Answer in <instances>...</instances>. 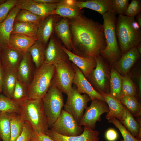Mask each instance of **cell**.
Segmentation results:
<instances>
[{
	"label": "cell",
	"mask_w": 141,
	"mask_h": 141,
	"mask_svg": "<svg viewBox=\"0 0 141 141\" xmlns=\"http://www.w3.org/2000/svg\"><path fill=\"white\" fill-rule=\"evenodd\" d=\"M73 54L95 58L106 44L103 24L83 14L69 19Z\"/></svg>",
	"instance_id": "cell-1"
},
{
	"label": "cell",
	"mask_w": 141,
	"mask_h": 141,
	"mask_svg": "<svg viewBox=\"0 0 141 141\" xmlns=\"http://www.w3.org/2000/svg\"><path fill=\"white\" fill-rule=\"evenodd\" d=\"M141 28L134 17L118 15L116 18V32L122 55L141 42Z\"/></svg>",
	"instance_id": "cell-2"
},
{
	"label": "cell",
	"mask_w": 141,
	"mask_h": 141,
	"mask_svg": "<svg viewBox=\"0 0 141 141\" xmlns=\"http://www.w3.org/2000/svg\"><path fill=\"white\" fill-rule=\"evenodd\" d=\"M19 114L35 132L46 134L49 129L43 108L42 99L27 98L18 104Z\"/></svg>",
	"instance_id": "cell-3"
},
{
	"label": "cell",
	"mask_w": 141,
	"mask_h": 141,
	"mask_svg": "<svg viewBox=\"0 0 141 141\" xmlns=\"http://www.w3.org/2000/svg\"><path fill=\"white\" fill-rule=\"evenodd\" d=\"M102 16L106 46L101 51L100 55L110 63L113 64L122 55L116 34V14L114 12L109 11Z\"/></svg>",
	"instance_id": "cell-4"
},
{
	"label": "cell",
	"mask_w": 141,
	"mask_h": 141,
	"mask_svg": "<svg viewBox=\"0 0 141 141\" xmlns=\"http://www.w3.org/2000/svg\"><path fill=\"white\" fill-rule=\"evenodd\" d=\"M55 69L54 65L45 64L38 69H36L32 80L28 85V98H43L50 86Z\"/></svg>",
	"instance_id": "cell-5"
},
{
	"label": "cell",
	"mask_w": 141,
	"mask_h": 141,
	"mask_svg": "<svg viewBox=\"0 0 141 141\" xmlns=\"http://www.w3.org/2000/svg\"><path fill=\"white\" fill-rule=\"evenodd\" d=\"M42 100L44 111L49 128H51L64 106L63 95L57 88L50 85Z\"/></svg>",
	"instance_id": "cell-6"
},
{
	"label": "cell",
	"mask_w": 141,
	"mask_h": 141,
	"mask_svg": "<svg viewBox=\"0 0 141 141\" xmlns=\"http://www.w3.org/2000/svg\"><path fill=\"white\" fill-rule=\"evenodd\" d=\"M54 65L55 69L50 85L67 95L72 89L75 76V70L72 63L68 60L60 61Z\"/></svg>",
	"instance_id": "cell-7"
},
{
	"label": "cell",
	"mask_w": 141,
	"mask_h": 141,
	"mask_svg": "<svg viewBox=\"0 0 141 141\" xmlns=\"http://www.w3.org/2000/svg\"><path fill=\"white\" fill-rule=\"evenodd\" d=\"M67 95L64 110L71 114L79 124L91 99L87 95L79 93L74 85Z\"/></svg>",
	"instance_id": "cell-8"
},
{
	"label": "cell",
	"mask_w": 141,
	"mask_h": 141,
	"mask_svg": "<svg viewBox=\"0 0 141 141\" xmlns=\"http://www.w3.org/2000/svg\"><path fill=\"white\" fill-rule=\"evenodd\" d=\"M95 58L96 66L87 79L97 92L109 94L108 84L110 75L109 70L100 54Z\"/></svg>",
	"instance_id": "cell-9"
},
{
	"label": "cell",
	"mask_w": 141,
	"mask_h": 141,
	"mask_svg": "<svg viewBox=\"0 0 141 141\" xmlns=\"http://www.w3.org/2000/svg\"><path fill=\"white\" fill-rule=\"evenodd\" d=\"M50 129L60 135L66 136L79 135L83 130L82 126L79 125L71 114L63 109Z\"/></svg>",
	"instance_id": "cell-10"
},
{
	"label": "cell",
	"mask_w": 141,
	"mask_h": 141,
	"mask_svg": "<svg viewBox=\"0 0 141 141\" xmlns=\"http://www.w3.org/2000/svg\"><path fill=\"white\" fill-rule=\"evenodd\" d=\"M109 111L108 105L104 101L93 99L90 105L85 109L78 125L94 130L96 122L101 120V115L103 113H107Z\"/></svg>",
	"instance_id": "cell-11"
},
{
	"label": "cell",
	"mask_w": 141,
	"mask_h": 141,
	"mask_svg": "<svg viewBox=\"0 0 141 141\" xmlns=\"http://www.w3.org/2000/svg\"><path fill=\"white\" fill-rule=\"evenodd\" d=\"M62 43L54 33L45 48L44 64L54 65L60 61L68 60L67 54L63 48Z\"/></svg>",
	"instance_id": "cell-12"
},
{
	"label": "cell",
	"mask_w": 141,
	"mask_h": 141,
	"mask_svg": "<svg viewBox=\"0 0 141 141\" xmlns=\"http://www.w3.org/2000/svg\"><path fill=\"white\" fill-rule=\"evenodd\" d=\"M72 63L75 72L73 84L76 86L78 92L80 94L87 95L91 101L97 99L104 101L101 95L94 89L80 69L74 64Z\"/></svg>",
	"instance_id": "cell-13"
},
{
	"label": "cell",
	"mask_w": 141,
	"mask_h": 141,
	"mask_svg": "<svg viewBox=\"0 0 141 141\" xmlns=\"http://www.w3.org/2000/svg\"><path fill=\"white\" fill-rule=\"evenodd\" d=\"M57 3L45 4L37 3L33 0H17L16 5L20 9L29 10L44 19L54 14Z\"/></svg>",
	"instance_id": "cell-14"
},
{
	"label": "cell",
	"mask_w": 141,
	"mask_h": 141,
	"mask_svg": "<svg viewBox=\"0 0 141 141\" xmlns=\"http://www.w3.org/2000/svg\"><path fill=\"white\" fill-rule=\"evenodd\" d=\"M36 70L29 52L23 53L22 58L17 70L18 80L28 85L32 80Z\"/></svg>",
	"instance_id": "cell-15"
},
{
	"label": "cell",
	"mask_w": 141,
	"mask_h": 141,
	"mask_svg": "<svg viewBox=\"0 0 141 141\" xmlns=\"http://www.w3.org/2000/svg\"><path fill=\"white\" fill-rule=\"evenodd\" d=\"M46 134L55 141H99V132L84 126L83 130L80 134L75 136H66L60 135L51 129Z\"/></svg>",
	"instance_id": "cell-16"
},
{
	"label": "cell",
	"mask_w": 141,
	"mask_h": 141,
	"mask_svg": "<svg viewBox=\"0 0 141 141\" xmlns=\"http://www.w3.org/2000/svg\"><path fill=\"white\" fill-rule=\"evenodd\" d=\"M62 18L57 14H53L42 19L38 26V40L46 46L51 37L54 33L56 24Z\"/></svg>",
	"instance_id": "cell-17"
},
{
	"label": "cell",
	"mask_w": 141,
	"mask_h": 141,
	"mask_svg": "<svg viewBox=\"0 0 141 141\" xmlns=\"http://www.w3.org/2000/svg\"><path fill=\"white\" fill-rule=\"evenodd\" d=\"M136 46L129 50L113 64V67L122 76L127 75L130 69L140 58Z\"/></svg>",
	"instance_id": "cell-18"
},
{
	"label": "cell",
	"mask_w": 141,
	"mask_h": 141,
	"mask_svg": "<svg viewBox=\"0 0 141 141\" xmlns=\"http://www.w3.org/2000/svg\"><path fill=\"white\" fill-rule=\"evenodd\" d=\"M63 48L67 54L69 60L77 67L87 79L96 66V58L80 56L68 50L63 46Z\"/></svg>",
	"instance_id": "cell-19"
},
{
	"label": "cell",
	"mask_w": 141,
	"mask_h": 141,
	"mask_svg": "<svg viewBox=\"0 0 141 141\" xmlns=\"http://www.w3.org/2000/svg\"><path fill=\"white\" fill-rule=\"evenodd\" d=\"M20 9L16 5L10 11L5 19L0 23V46L1 48L9 46L16 15Z\"/></svg>",
	"instance_id": "cell-20"
},
{
	"label": "cell",
	"mask_w": 141,
	"mask_h": 141,
	"mask_svg": "<svg viewBox=\"0 0 141 141\" xmlns=\"http://www.w3.org/2000/svg\"><path fill=\"white\" fill-rule=\"evenodd\" d=\"M76 1L61 0L57 3L54 14H57L62 18L69 19H73L83 15L84 11L76 5Z\"/></svg>",
	"instance_id": "cell-21"
},
{
	"label": "cell",
	"mask_w": 141,
	"mask_h": 141,
	"mask_svg": "<svg viewBox=\"0 0 141 141\" xmlns=\"http://www.w3.org/2000/svg\"><path fill=\"white\" fill-rule=\"evenodd\" d=\"M1 48V59L3 69H10L17 71L23 53L9 46Z\"/></svg>",
	"instance_id": "cell-22"
},
{
	"label": "cell",
	"mask_w": 141,
	"mask_h": 141,
	"mask_svg": "<svg viewBox=\"0 0 141 141\" xmlns=\"http://www.w3.org/2000/svg\"><path fill=\"white\" fill-rule=\"evenodd\" d=\"M99 93L103 97L109 107V111L105 116L106 119L108 120L115 118L120 121L125 113L126 107L120 101L115 98L109 94L102 91Z\"/></svg>",
	"instance_id": "cell-23"
},
{
	"label": "cell",
	"mask_w": 141,
	"mask_h": 141,
	"mask_svg": "<svg viewBox=\"0 0 141 141\" xmlns=\"http://www.w3.org/2000/svg\"><path fill=\"white\" fill-rule=\"evenodd\" d=\"M54 32L66 49L72 51V44L69 19L62 18L56 24Z\"/></svg>",
	"instance_id": "cell-24"
},
{
	"label": "cell",
	"mask_w": 141,
	"mask_h": 141,
	"mask_svg": "<svg viewBox=\"0 0 141 141\" xmlns=\"http://www.w3.org/2000/svg\"><path fill=\"white\" fill-rule=\"evenodd\" d=\"M38 40L37 37H30L21 34L11 33L9 46L22 53L26 52Z\"/></svg>",
	"instance_id": "cell-25"
},
{
	"label": "cell",
	"mask_w": 141,
	"mask_h": 141,
	"mask_svg": "<svg viewBox=\"0 0 141 141\" xmlns=\"http://www.w3.org/2000/svg\"><path fill=\"white\" fill-rule=\"evenodd\" d=\"M112 1V0H77L76 4L80 9L87 8L97 11L102 15L108 11L114 12Z\"/></svg>",
	"instance_id": "cell-26"
},
{
	"label": "cell",
	"mask_w": 141,
	"mask_h": 141,
	"mask_svg": "<svg viewBox=\"0 0 141 141\" xmlns=\"http://www.w3.org/2000/svg\"><path fill=\"white\" fill-rule=\"evenodd\" d=\"M137 118L136 120L126 108L124 115L120 121L134 137L141 140L140 117Z\"/></svg>",
	"instance_id": "cell-27"
},
{
	"label": "cell",
	"mask_w": 141,
	"mask_h": 141,
	"mask_svg": "<svg viewBox=\"0 0 141 141\" xmlns=\"http://www.w3.org/2000/svg\"><path fill=\"white\" fill-rule=\"evenodd\" d=\"M4 77L2 92L3 95L11 98L17 80V71L10 69H3Z\"/></svg>",
	"instance_id": "cell-28"
},
{
	"label": "cell",
	"mask_w": 141,
	"mask_h": 141,
	"mask_svg": "<svg viewBox=\"0 0 141 141\" xmlns=\"http://www.w3.org/2000/svg\"><path fill=\"white\" fill-rule=\"evenodd\" d=\"M46 46L38 40L28 50L36 69L39 68L44 64L45 50Z\"/></svg>",
	"instance_id": "cell-29"
},
{
	"label": "cell",
	"mask_w": 141,
	"mask_h": 141,
	"mask_svg": "<svg viewBox=\"0 0 141 141\" xmlns=\"http://www.w3.org/2000/svg\"><path fill=\"white\" fill-rule=\"evenodd\" d=\"M109 85V94L120 101L122 85L121 75L113 67L111 71Z\"/></svg>",
	"instance_id": "cell-30"
},
{
	"label": "cell",
	"mask_w": 141,
	"mask_h": 141,
	"mask_svg": "<svg viewBox=\"0 0 141 141\" xmlns=\"http://www.w3.org/2000/svg\"><path fill=\"white\" fill-rule=\"evenodd\" d=\"M38 25L14 22L12 33L21 34L30 37L38 38Z\"/></svg>",
	"instance_id": "cell-31"
},
{
	"label": "cell",
	"mask_w": 141,
	"mask_h": 141,
	"mask_svg": "<svg viewBox=\"0 0 141 141\" xmlns=\"http://www.w3.org/2000/svg\"><path fill=\"white\" fill-rule=\"evenodd\" d=\"M25 122L20 115L12 113L10 121V136L9 141H16L21 134Z\"/></svg>",
	"instance_id": "cell-32"
},
{
	"label": "cell",
	"mask_w": 141,
	"mask_h": 141,
	"mask_svg": "<svg viewBox=\"0 0 141 141\" xmlns=\"http://www.w3.org/2000/svg\"><path fill=\"white\" fill-rule=\"evenodd\" d=\"M12 113L0 111V139L9 141Z\"/></svg>",
	"instance_id": "cell-33"
},
{
	"label": "cell",
	"mask_w": 141,
	"mask_h": 141,
	"mask_svg": "<svg viewBox=\"0 0 141 141\" xmlns=\"http://www.w3.org/2000/svg\"><path fill=\"white\" fill-rule=\"evenodd\" d=\"M120 101L133 116L136 118L141 115V106L137 98L130 96H124Z\"/></svg>",
	"instance_id": "cell-34"
},
{
	"label": "cell",
	"mask_w": 141,
	"mask_h": 141,
	"mask_svg": "<svg viewBox=\"0 0 141 141\" xmlns=\"http://www.w3.org/2000/svg\"><path fill=\"white\" fill-rule=\"evenodd\" d=\"M43 19L30 11L20 9L16 14L14 22L30 23L38 25Z\"/></svg>",
	"instance_id": "cell-35"
},
{
	"label": "cell",
	"mask_w": 141,
	"mask_h": 141,
	"mask_svg": "<svg viewBox=\"0 0 141 141\" xmlns=\"http://www.w3.org/2000/svg\"><path fill=\"white\" fill-rule=\"evenodd\" d=\"M121 78L122 85L120 98L122 97L126 96L134 97L137 98L136 88L131 78L127 74L121 76Z\"/></svg>",
	"instance_id": "cell-36"
},
{
	"label": "cell",
	"mask_w": 141,
	"mask_h": 141,
	"mask_svg": "<svg viewBox=\"0 0 141 141\" xmlns=\"http://www.w3.org/2000/svg\"><path fill=\"white\" fill-rule=\"evenodd\" d=\"M28 85L17 80L11 99L18 104L28 98Z\"/></svg>",
	"instance_id": "cell-37"
},
{
	"label": "cell",
	"mask_w": 141,
	"mask_h": 141,
	"mask_svg": "<svg viewBox=\"0 0 141 141\" xmlns=\"http://www.w3.org/2000/svg\"><path fill=\"white\" fill-rule=\"evenodd\" d=\"M0 111L19 114V105L11 99L0 94Z\"/></svg>",
	"instance_id": "cell-38"
},
{
	"label": "cell",
	"mask_w": 141,
	"mask_h": 141,
	"mask_svg": "<svg viewBox=\"0 0 141 141\" xmlns=\"http://www.w3.org/2000/svg\"><path fill=\"white\" fill-rule=\"evenodd\" d=\"M108 120L109 123L114 124L119 130L123 138L122 141H141L134 137L117 119L113 118Z\"/></svg>",
	"instance_id": "cell-39"
},
{
	"label": "cell",
	"mask_w": 141,
	"mask_h": 141,
	"mask_svg": "<svg viewBox=\"0 0 141 141\" xmlns=\"http://www.w3.org/2000/svg\"><path fill=\"white\" fill-rule=\"evenodd\" d=\"M17 0H7L0 4V23L6 18L11 10L16 5Z\"/></svg>",
	"instance_id": "cell-40"
},
{
	"label": "cell",
	"mask_w": 141,
	"mask_h": 141,
	"mask_svg": "<svg viewBox=\"0 0 141 141\" xmlns=\"http://www.w3.org/2000/svg\"><path fill=\"white\" fill-rule=\"evenodd\" d=\"M140 12H141V1L132 0L124 15L129 17H134Z\"/></svg>",
	"instance_id": "cell-41"
},
{
	"label": "cell",
	"mask_w": 141,
	"mask_h": 141,
	"mask_svg": "<svg viewBox=\"0 0 141 141\" xmlns=\"http://www.w3.org/2000/svg\"><path fill=\"white\" fill-rule=\"evenodd\" d=\"M34 132L29 124L25 122L22 133L16 141H32L34 139Z\"/></svg>",
	"instance_id": "cell-42"
},
{
	"label": "cell",
	"mask_w": 141,
	"mask_h": 141,
	"mask_svg": "<svg viewBox=\"0 0 141 141\" xmlns=\"http://www.w3.org/2000/svg\"><path fill=\"white\" fill-rule=\"evenodd\" d=\"M114 12L117 14H123L126 11L129 4V0H112Z\"/></svg>",
	"instance_id": "cell-43"
},
{
	"label": "cell",
	"mask_w": 141,
	"mask_h": 141,
	"mask_svg": "<svg viewBox=\"0 0 141 141\" xmlns=\"http://www.w3.org/2000/svg\"><path fill=\"white\" fill-rule=\"evenodd\" d=\"M118 137L117 132L113 129H109L105 133V137L108 141H115L118 139Z\"/></svg>",
	"instance_id": "cell-44"
},
{
	"label": "cell",
	"mask_w": 141,
	"mask_h": 141,
	"mask_svg": "<svg viewBox=\"0 0 141 141\" xmlns=\"http://www.w3.org/2000/svg\"><path fill=\"white\" fill-rule=\"evenodd\" d=\"M33 139L37 141H55L47 134L41 132H35Z\"/></svg>",
	"instance_id": "cell-45"
},
{
	"label": "cell",
	"mask_w": 141,
	"mask_h": 141,
	"mask_svg": "<svg viewBox=\"0 0 141 141\" xmlns=\"http://www.w3.org/2000/svg\"><path fill=\"white\" fill-rule=\"evenodd\" d=\"M35 2L39 3L48 4L58 3L61 0H33Z\"/></svg>",
	"instance_id": "cell-46"
},
{
	"label": "cell",
	"mask_w": 141,
	"mask_h": 141,
	"mask_svg": "<svg viewBox=\"0 0 141 141\" xmlns=\"http://www.w3.org/2000/svg\"><path fill=\"white\" fill-rule=\"evenodd\" d=\"M4 77V70L2 66L0 67V93L2 92Z\"/></svg>",
	"instance_id": "cell-47"
},
{
	"label": "cell",
	"mask_w": 141,
	"mask_h": 141,
	"mask_svg": "<svg viewBox=\"0 0 141 141\" xmlns=\"http://www.w3.org/2000/svg\"><path fill=\"white\" fill-rule=\"evenodd\" d=\"M138 95L139 98H140L141 95V77L139 76L138 79Z\"/></svg>",
	"instance_id": "cell-48"
},
{
	"label": "cell",
	"mask_w": 141,
	"mask_h": 141,
	"mask_svg": "<svg viewBox=\"0 0 141 141\" xmlns=\"http://www.w3.org/2000/svg\"><path fill=\"white\" fill-rule=\"evenodd\" d=\"M134 17L139 25L141 27V12L137 14Z\"/></svg>",
	"instance_id": "cell-49"
},
{
	"label": "cell",
	"mask_w": 141,
	"mask_h": 141,
	"mask_svg": "<svg viewBox=\"0 0 141 141\" xmlns=\"http://www.w3.org/2000/svg\"><path fill=\"white\" fill-rule=\"evenodd\" d=\"M137 49L140 54H141V42L139 43L136 46Z\"/></svg>",
	"instance_id": "cell-50"
},
{
	"label": "cell",
	"mask_w": 141,
	"mask_h": 141,
	"mask_svg": "<svg viewBox=\"0 0 141 141\" xmlns=\"http://www.w3.org/2000/svg\"><path fill=\"white\" fill-rule=\"evenodd\" d=\"M1 48L0 46V67H2V63L1 59Z\"/></svg>",
	"instance_id": "cell-51"
},
{
	"label": "cell",
	"mask_w": 141,
	"mask_h": 141,
	"mask_svg": "<svg viewBox=\"0 0 141 141\" xmlns=\"http://www.w3.org/2000/svg\"><path fill=\"white\" fill-rule=\"evenodd\" d=\"M5 1V0H0V4L3 3Z\"/></svg>",
	"instance_id": "cell-52"
},
{
	"label": "cell",
	"mask_w": 141,
	"mask_h": 141,
	"mask_svg": "<svg viewBox=\"0 0 141 141\" xmlns=\"http://www.w3.org/2000/svg\"><path fill=\"white\" fill-rule=\"evenodd\" d=\"M32 141H37L36 140H34V139H33V140Z\"/></svg>",
	"instance_id": "cell-53"
},
{
	"label": "cell",
	"mask_w": 141,
	"mask_h": 141,
	"mask_svg": "<svg viewBox=\"0 0 141 141\" xmlns=\"http://www.w3.org/2000/svg\"><path fill=\"white\" fill-rule=\"evenodd\" d=\"M120 141H122V139L120 140Z\"/></svg>",
	"instance_id": "cell-54"
}]
</instances>
